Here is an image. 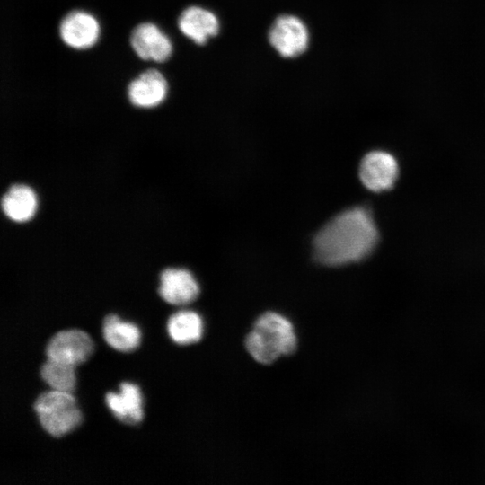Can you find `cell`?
Listing matches in <instances>:
<instances>
[{
  "instance_id": "8",
  "label": "cell",
  "mask_w": 485,
  "mask_h": 485,
  "mask_svg": "<svg viewBox=\"0 0 485 485\" xmlns=\"http://www.w3.org/2000/svg\"><path fill=\"white\" fill-rule=\"evenodd\" d=\"M129 41L134 52L143 60L164 62L172 52L170 39L151 22L137 25L131 31Z\"/></svg>"
},
{
  "instance_id": "12",
  "label": "cell",
  "mask_w": 485,
  "mask_h": 485,
  "mask_svg": "<svg viewBox=\"0 0 485 485\" xmlns=\"http://www.w3.org/2000/svg\"><path fill=\"white\" fill-rule=\"evenodd\" d=\"M119 394L108 392L106 402L118 419L128 425L142 421L144 411L141 392L136 384L122 383Z\"/></svg>"
},
{
  "instance_id": "14",
  "label": "cell",
  "mask_w": 485,
  "mask_h": 485,
  "mask_svg": "<svg viewBox=\"0 0 485 485\" xmlns=\"http://www.w3.org/2000/svg\"><path fill=\"white\" fill-rule=\"evenodd\" d=\"M102 332L106 342L121 352H131L140 343L139 329L133 323L122 322L115 314L105 317Z\"/></svg>"
},
{
  "instance_id": "15",
  "label": "cell",
  "mask_w": 485,
  "mask_h": 485,
  "mask_svg": "<svg viewBox=\"0 0 485 485\" xmlns=\"http://www.w3.org/2000/svg\"><path fill=\"white\" fill-rule=\"evenodd\" d=\"M167 329L173 341L181 345H188L201 339L203 322L197 313L181 311L169 318Z\"/></svg>"
},
{
  "instance_id": "11",
  "label": "cell",
  "mask_w": 485,
  "mask_h": 485,
  "mask_svg": "<svg viewBox=\"0 0 485 485\" xmlns=\"http://www.w3.org/2000/svg\"><path fill=\"white\" fill-rule=\"evenodd\" d=\"M178 26L187 38L198 45L205 44L219 31L217 17L199 6H190L183 10L178 19Z\"/></svg>"
},
{
  "instance_id": "10",
  "label": "cell",
  "mask_w": 485,
  "mask_h": 485,
  "mask_svg": "<svg viewBox=\"0 0 485 485\" xmlns=\"http://www.w3.org/2000/svg\"><path fill=\"white\" fill-rule=\"evenodd\" d=\"M168 84L163 75L156 69H147L133 79L128 86L130 102L139 108H153L162 103Z\"/></svg>"
},
{
  "instance_id": "5",
  "label": "cell",
  "mask_w": 485,
  "mask_h": 485,
  "mask_svg": "<svg viewBox=\"0 0 485 485\" xmlns=\"http://www.w3.org/2000/svg\"><path fill=\"white\" fill-rule=\"evenodd\" d=\"M269 40L282 57H295L307 48L309 32L299 18L294 15H281L271 26Z\"/></svg>"
},
{
  "instance_id": "9",
  "label": "cell",
  "mask_w": 485,
  "mask_h": 485,
  "mask_svg": "<svg viewBox=\"0 0 485 485\" xmlns=\"http://www.w3.org/2000/svg\"><path fill=\"white\" fill-rule=\"evenodd\" d=\"M159 294L171 304L184 305L198 297L199 287L189 270L169 268L160 275Z\"/></svg>"
},
{
  "instance_id": "7",
  "label": "cell",
  "mask_w": 485,
  "mask_h": 485,
  "mask_svg": "<svg viewBox=\"0 0 485 485\" xmlns=\"http://www.w3.org/2000/svg\"><path fill=\"white\" fill-rule=\"evenodd\" d=\"M100 25L91 13L75 10L68 13L60 22L59 36L62 41L75 49H86L99 39Z\"/></svg>"
},
{
  "instance_id": "1",
  "label": "cell",
  "mask_w": 485,
  "mask_h": 485,
  "mask_svg": "<svg viewBox=\"0 0 485 485\" xmlns=\"http://www.w3.org/2000/svg\"><path fill=\"white\" fill-rule=\"evenodd\" d=\"M378 242V231L368 209L357 207L329 221L313 241L318 261L340 266L358 261L371 253Z\"/></svg>"
},
{
  "instance_id": "4",
  "label": "cell",
  "mask_w": 485,
  "mask_h": 485,
  "mask_svg": "<svg viewBox=\"0 0 485 485\" xmlns=\"http://www.w3.org/2000/svg\"><path fill=\"white\" fill-rule=\"evenodd\" d=\"M93 343L87 333L80 330H66L56 333L46 346L48 359L72 366L85 362L93 354Z\"/></svg>"
},
{
  "instance_id": "13",
  "label": "cell",
  "mask_w": 485,
  "mask_h": 485,
  "mask_svg": "<svg viewBox=\"0 0 485 485\" xmlns=\"http://www.w3.org/2000/svg\"><path fill=\"white\" fill-rule=\"evenodd\" d=\"M2 209L5 216L14 222L28 221L37 209L36 194L27 185H13L3 196Z\"/></svg>"
},
{
  "instance_id": "2",
  "label": "cell",
  "mask_w": 485,
  "mask_h": 485,
  "mask_svg": "<svg viewBox=\"0 0 485 485\" xmlns=\"http://www.w3.org/2000/svg\"><path fill=\"white\" fill-rule=\"evenodd\" d=\"M296 342L292 323L284 316L269 312L256 321L245 340V346L256 361L271 364L282 355L292 354Z\"/></svg>"
},
{
  "instance_id": "16",
  "label": "cell",
  "mask_w": 485,
  "mask_h": 485,
  "mask_svg": "<svg viewBox=\"0 0 485 485\" xmlns=\"http://www.w3.org/2000/svg\"><path fill=\"white\" fill-rule=\"evenodd\" d=\"M40 375L55 391L72 393L75 389L76 377L70 365L48 358L40 368Z\"/></svg>"
},
{
  "instance_id": "6",
  "label": "cell",
  "mask_w": 485,
  "mask_h": 485,
  "mask_svg": "<svg viewBox=\"0 0 485 485\" xmlns=\"http://www.w3.org/2000/svg\"><path fill=\"white\" fill-rule=\"evenodd\" d=\"M399 175L395 157L384 151H372L362 159L359 177L368 190L382 192L391 190Z\"/></svg>"
},
{
  "instance_id": "3",
  "label": "cell",
  "mask_w": 485,
  "mask_h": 485,
  "mask_svg": "<svg viewBox=\"0 0 485 485\" xmlns=\"http://www.w3.org/2000/svg\"><path fill=\"white\" fill-rule=\"evenodd\" d=\"M41 427L54 437H60L82 422V414L72 393L53 391L41 393L34 403Z\"/></svg>"
}]
</instances>
